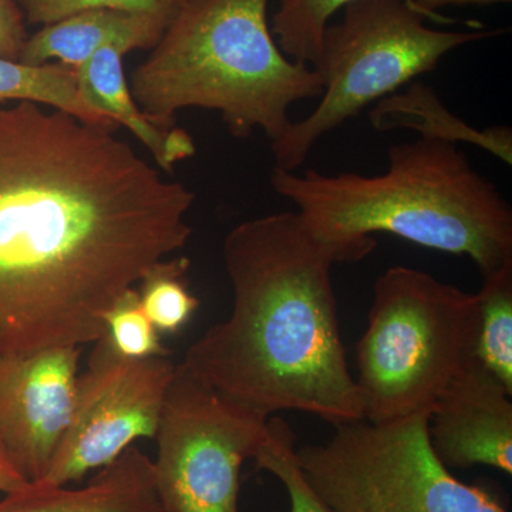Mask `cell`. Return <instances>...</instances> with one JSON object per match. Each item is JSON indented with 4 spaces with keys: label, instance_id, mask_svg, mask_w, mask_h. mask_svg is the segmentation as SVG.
Returning <instances> with one entry per match:
<instances>
[{
    "label": "cell",
    "instance_id": "7402d4cb",
    "mask_svg": "<svg viewBox=\"0 0 512 512\" xmlns=\"http://www.w3.org/2000/svg\"><path fill=\"white\" fill-rule=\"evenodd\" d=\"M28 25H50L89 9H117L171 20L187 0H16Z\"/></svg>",
    "mask_w": 512,
    "mask_h": 512
},
{
    "label": "cell",
    "instance_id": "8992f818",
    "mask_svg": "<svg viewBox=\"0 0 512 512\" xmlns=\"http://www.w3.org/2000/svg\"><path fill=\"white\" fill-rule=\"evenodd\" d=\"M330 22L313 69L323 92L316 109L272 143L275 168L298 171L316 144L370 104L400 92L468 43L503 30L431 29L404 0H353Z\"/></svg>",
    "mask_w": 512,
    "mask_h": 512
},
{
    "label": "cell",
    "instance_id": "3957f363",
    "mask_svg": "<svg viewBox=\"0 0 512 512\" xmlns=\"http://www.w3.org/2000/svg\"><path fill=\"white\" fill-rule=\"evenodd\" d=\"M387 163L372 177L274 168L271 185L338 262L362 261L383 232L468 256L483 276L511 264L510 204L460 146L419 137L390 147Z\"/></svg>",
    "mask_w": 512,
    "mask_h": 512
},
{
    "label": "cell",
    "instance_id": "ffe728a7",
    "mask_svg": "<svg viewBox=\"0 0 512 512\" xmlns=\"http://www.w3.org/2000/svg\"><path fill=\"white\" fill-rule=\"evenodd\" d=\"M295 436L282 419H269L264 439L256 448V467L268 471L284 485L289 498L288 512H332L303 477L296 463Z\"/></svg>",
    "mask_w": 512,
    "mask_h": 512
},
{
    "label": "cell",
    "instance_id": "e0dca14e",
    "mask_svg": "<svg viewBox=\"0 0 512 512\" xmlns=\"http://www.w3.org/2000/svg\"><path fill=\"white\" fill-rule=\"evenodd\" d=\"M476 295V359L512 390V262L484 275Z\"/></svg>",
    "mask_w": 512,
    "mask_h": 512
},
{
    "label": "cell",
    "instance_id": "5bb4252c",
    "mask_svg": "<svg viewBox=\"0 0 512 512\" xmlns=\"http://www.w3.org/2000/svg\"><path fill=\"white\" fill-rule=\"evenodd\" d=\"M124 50L107 46L77 67L80 93L93 110L131 131L150 151L164 173L195 153L194 141L181 128H163L153 123L137 106L123 70Z\"/></svg>",
    "mask_w": 512,
    "mask_h": 512
},
{
    "label": "cell",
    "instance_id": "52a82bcc",
    "mask_svg": "<svg viewBox=\"0 0 512 512\" xmlns=\"http://www.w3.org/2000/svg\"><path fill=\"white\" fill-rule=\"evenodd\" d=\"M430 413L338 424L325 443L296 447V463L332 512H507L441 463L430 444Z\"/></svg>",
    "mask_w": 512,
    "mask_h": 512
},
{
    "label": "cell",
    "instance_id": "4fadbf2b",
    "mask_svg": "<svg viewBox=\"0 0 512 512\" xmlns=\"http://www.w3.org/2000/svg\"><path fill=\"white\" fill-rule=\"evenodd\" d=\"M168 25L167 20L157 16L124 10H83L28 36L19 62L42 66L56 59L77 69L103 47H120L126 53L153 49Z\"/></svg>",
    "mask_w": 512,
    "mask_h": 512
},
{
    "label": "cell",
    "instance_id": "277c9868",
    "mask_svg": "<svg viewBox=\"0 0 512 512\" xmlns=\"http://www.w3.org/2000/svg\"><path fill=\"white\" fill-rule=\"evenodd\" d=\"M269 0H187L151 55L131 73L130 92L157 126L198 107L220 113L234 137L261 130L272 143L289 110L322 96L311 66L282 52L268 23Z\"/></svg>",
    "mask_w": 512,
    "mask_h": 512
},
{
    "label": "cell",
    "instance_id": "9a60e30c",
    "mask_svg": "<svg viewBox=\"0 0 512 512\" xmlns=\"http://www.w3.org/2000/svg\"><path fill=\"white\" fill-rule=\"evenodd\" d=\"M377 131L399 128L416 131L421 138L483 148L503 163L512 164V131L507 126L478 128L447 109L429 84L410 83L406 89L377 101L369 114Z\"/></svg>",
    "mask_w": 512,
    "mask_h": 512
},
{
    "label": "cell",
    "instance_id": "7a4b0ae2",
    "mask_svg": "<svg viewBox=\"0 0 512 512\" xmlns=\"http://www.w3.org/2000/svg\"><path fill=\"white\" fill-rule=\"evenodd\" d=\"M222 258L231 315L192 343L183 365L266 416L302 412L333 426L365 419L340 338L332 249L288 211L231 229Z\"/></svg>",
    "mask_w": 512,
    "mask_h": 512
},
{
    "label": "cell",
    "instance_id": "44dd1931",
    "mask_svg": "<svg viewBox=\"0 0 512 512\" xmlns=\"http://www.w3.org/2000/svg\"><path fill=\"white\" fill-rule=\"evenodd\" d=\"M104 336L119 355L127 359L168 357L170 350L148 319L137 289L128 288L104 315Z\"/></svg>",
    "mask_w": 512,
    "mask_h": 512
},
{
    "label": "cell",
    "instance_id": "9c48e42d",
    "mask_svg": "<svg viewBox=\"0 0 512 512\" xmlns=\"http://www.w3.org/2000/svg\"><path fill=\"white\" fill-rule=\"evenodd\" d=\"M175 367L168 357L127 359L101 336L77 376L69 427L40 481L63 487L109 466L137 440L156 439Z\"/></svg>",
    "mask_w": 512,
    "mask_h": 512
},
{
    "label": "cell",
    "instance_id": "6da1fadb",
    "mask_svg": "<svg viewBox=\"0 0 512 512\" xmlns=\"http://www.w3.org/2000/svg\"><path fill=\"white\" fill-rule=\"evenodd\" d=\"M114 133L0 109V356L97 342L121 293L190 239L194 192Z\"/></svg>",
    "mask_w": 512,
    "mask_h": 512
},
{
    "label": "cell",
    "instance_id": "ac0fdd59",
    "mask_svg": "<svg viewBox=\"0 0 512 512\" xmlns=\"http://www.w3.org/2000/svg\"><path fill=\"white\" fill-rule=\"evenodd\" d=\"M190 259L165 258L157 262L140 279L141 306L160 335L180 332L200 308V301L188 289L185 275Z\"/></svg>",
    "mask_w": 512,
    "mask_h": 512
},
{
    "label": "cell",
    "instance_id": "7c38bea8",
    "mask_svg": "<svg viewBox=\"0 0 512 512\" xmlns=\"http://www.w3.org/2000/svg\"><path fill=\"white\" fill-rule=\"evenodd\" d=\"M0 512H163L151 458L128 447L86 487L67 488L35 481L3 495Z\"/></svg>",
    "mask_w": 512,
    "mask_h": 512
},
{
    "label": "cell",
    "instance_id": "cb8c5ba5",
    "mask_svg": "<svg viewBox=\"0 0 512 512\" xmlns=\"http://www.w3.org/2000/svg\"><path fill=\"white\" fill-rule=\"evenodd\" d=\"M29 483H32V481L23 476L22 471L13 463L8 450L0 441V494L15 493V491L25 488Z\"/></svg>",
    "mask_w": 512,
    "mask_h": 512
},
{
    "label": "cell",
    "instance_id": "2e32d148",
    "mask_svg": "<svg viewBox=\"0 0 512 512\" xmlns=\"http://www.w3.org/2000/svg\"><path fill=\"white\" fill-rule=\"evenodd\" d=\"M32 101L72 114L84 123L116 131L119 126L93 110L80 93L77 72L62 63L28 66L0 57V103Z\"/></svg>",
    "mask_w": 512,
    "mask_h": 512
},
{
    "label": "cell",
    "instance_id": "8fae6325",
    "mask_svg": "<svg viewBox=\"0 0 512 512\" xmlns=\"http://www.w3.org/2000/svg\"><path fill=\"white\" fill-rule=\"evenodd\" d=\"M511 396L477 359L448 384L429 419L431 447L448 470L487 466L511 476Z\"/></svg>",
    "mask_w": 512,
    "mask_h": 512
},
{
    "label": "cell",
    "instance_id": "d4e9b609",
    "mask_svg": "<svg viewBox=\"0 0 512 512\" xmlns=\"http://www.w3.org/2000/svg\"><path fill=\"white\" fill-rule=\"evenodd\" d=\"M404 2L416 9L426 19H440L437 12L440 9L448 8V6H490L498 5V3H510L511 0H404Z\"/></svg>",
    "mask_w": 512,
    "mask_h": 512
},
{
    "label": "cell",
    "instance_id": "ba28073f",
    "mask_svg": "<svg viewBox=\"0 0 512 512\" xmlns=\"http://www.w3.org/2000/svg\"><path fill=\"white\" fill-rule=\"evenodd\" d=\"M268 420L177 365L153 461L163 512H238L241 467L264 439Z\"/></svg>",
    "mask_w": 512,
    "mask_h": 512
},
{
    "label": "cell",
    "instance_id": "d6986e66",
    "mask_svg": "<svg viewBox=\"0 0 512 512\" xmlns=\"http://www.w3.org/2000/svg\"><path fill=\"white\" fill-rule=\"evenodd\" d=\"M350 2L353 0H281L272 18V35L289 59L312 67L326 26Z\"/></svg>",
    "mask_w": 512,
    "mask_h": 512
},
{
    "label": "cell",
    "instance_id": "603a6c76",
    "mask_svg": "<svg viewBox=\"0 0 512 512\" xmlns=\"http://www.w3.org/2000/svg\"><path fill=\"white\" fill-rule=\"evenodd\" d=\"M28 33L16 0H0V57L19 62Z\"/></svg>",
    "mask_w": 512,
    "mask_h": 512
},
{
    "label": "cell",
    "instance_id": "30bf717a",
    "mask_svg": "<svg viewBox=\"0 0 512 512\" xmlns=\"http://www.w3.org/2000/svg\"><path fill=\"white\" fill-rule=\"evenodd\" d=\"M80 353L59 346L0 356V441L32 483L45 477L69 427Z\"/></svg>",
    "mask_w": 512,
    "mask_h": 512
},
{
    "label": "cell",
    "instance_id": "5b68a950",
    "mask_svg": "<svg viewBox=\"0 0 512 512\" xmlns=\"http://www.w3.org/2000/svg\"><path fill=\"white\" fill-rule=\"evenodd\" d=\"M478 301L427 272L393 266L373 286L365 333L356 345L363 416L386 424L431 412L476 359Z\"/></svg>",
    "mask_w": 512,
    "mask_h": 512
}]
</instances>
